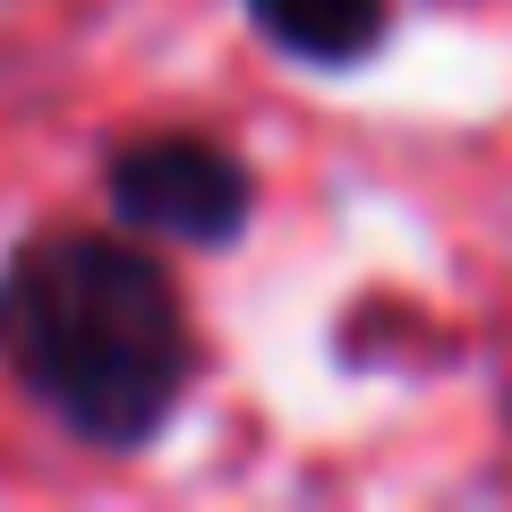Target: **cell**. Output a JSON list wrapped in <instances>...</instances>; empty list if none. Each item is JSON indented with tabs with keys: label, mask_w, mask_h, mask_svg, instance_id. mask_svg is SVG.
I'll return each mask as SVG.
<instances>
[{
	"label": "cell",
	"mask_w": 512,
	"mask_h": 512,
	"mask_svg": "<svg viewBox=\"0 0 512 512\" xmlns=\"http://www.w3.org/2000/svg\"><path fill=\"white\" fill-rule=\"evenodd\" d=\"M0 359L94 453H146L197 393V316L137 231H35L0 265Z\"/></svg>",
	"instance_id": "cell-1"
},
{
	"label": "cell",
	"mask_w": 512,
	"mask_h": 512,
	"mask_svg": "<svg viewBox=\"0 0 512 512\" xmlns=\"http://www.w3.org/2000/svg\"><path fill=\"white\" fill-rule=\"evenodd\" d=\"M239 9L282 60L308 69H359L393 35V0H239Z\"/></svg>",
	"instance_id": "cell-3"
},
{
	"label": "cell",
	"mask_w": 512,
	"mask_h": 512,
	"mask_svg": "<svg viewBox=\"0 0 512 512\" xmlns=\"http://www.w3.org/2000/svg\"><path fill=\"white\" fill-rule=\"evenodd\" d=\"M111 222L137 239H180V248H231L256 214V171L205 128H146L103 154Z\"/></svg>",
	"instance_id": "cell-2"
}]
</instances>
